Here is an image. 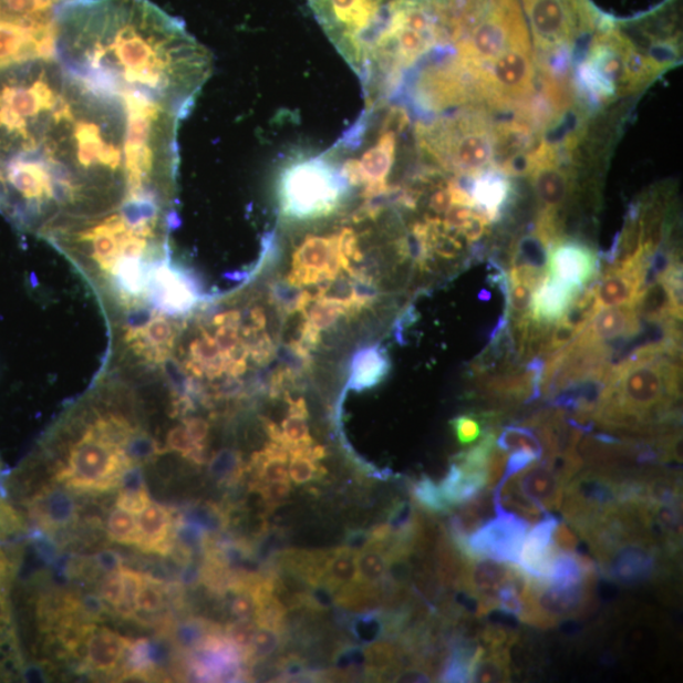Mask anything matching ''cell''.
I'll return each mask as SVG.
<instances>
[{"instance_id": "cell-58", "label": "cell", "mask_w": 683, "mask_h": 683, "mask_svg": "<svg viewBox=\"0 0 683 683\" xmlns=\"http://www.w3.org/2000/svg\"><path fill=\"white\" fill-rule=\"evenodd\" d=\"M273 345L268 334H262L259 341L250 345V354L255 362H268L273 353Z\"/></svg>"}, {"instance_id": "cell-35", "label": "cell", "mask_w": 683, "mask_h": 683, "mask_svg": "<svg viewBox=\"0 0 683 683\" xmlns=\"http://www.w3.org/2000/svg\"><path fill=\"white\" fill-rule=\"evenodd\" d=\"M106 535L113 542L123 546H138V525L135 514L115 508L106 519Z\"/></svg>"}, {"instance_id": "cell-30", "label": "cell", "mask_w": 683, "mask_h": 683, "mask_svg": "<svg viewBox=\"0 0 683 683\" xmlns=\"http://www.w3.org/2000/svg\"><path fill=\"white\" fill-rule=\"evenodd\" d=\"M74 0H0V13L25 20H55L61 8Z\"/></svg>"}, {"instance_id": "cell-7", "label": "cell", "mask_w": 683, "mask_h": 683, "mask_svg": "<svg viewBox=\"0 0 683 683\" xmlns=\"http://www.w3.org/2000/svg\"><path fill=\"white\" fill-rule=\"evenodd\" d=\"M422 144L437 162L463 175H480L490 165L494 147L484 123L469 115L443 120L422 132Z\"/></svg>"}, {"instance_id": "cell-64", "label": "cell", "mask_w": 683, "mask_h": 683, "mask_svg": "<svg viewBox=\"0 0 683 683\" xmlns=\"http://www.w3.org/2000/svg\"><path fill=\"white\" fill-rule=\"evenodd\" d=\"M250 328L253 331H261L266 325V317L263 310L260 308H253L250 312Z\"/></svg>"}, {"instance_id": "cell-24", "label": "cell", "mask_w": 683, "mask_h": 683, "mask_svg": "<svg viewBox=\"0 0 683 683\" xmlns=\"http://www.w3.org/2000/svg\"><path fill=\"white\" fill-rule=\"evenodd\" d=\"M509 192L510 185L507 177L494 172L477 175L472 189L477 215H480L487 224L498 219L509 198Z\"/></svg>"}, {"instance_id": "cell-48", "label": "cell", "mask_w": 683, "mask_h": 683, "mask_svg": "<svg viewBox=\"0 0 683 683\" xmlns=\"http://www.w3.org/2000/svg\"><path fill=\"white\" fill-rule=\"evenodd\" d=\"M256 468L259 469L261 484L290 482L286 460L262 459Z\"/></svg>"}, {"instance_id": "cell-47", "label": "cell", "mask_w": 683, "mask_h": 683, "mask_svg": "<svg viewBox=\"0 0 683 683\" xmlns=\"http://www.w3.org/2000/svg\"><path fill=\"white\" fill-rule=\"evenodd\" d=\"M325 469L303 456H290L289 475L292 482L298 485L307 484L313 480L315 476L322 475Z\"/></svg>"}, {"instance_id": "cell-44", "label": "cell", "mask_w": 683, "mask_h": 683, "mask_svg": "<svg viewBox=\"0 0 683 683\" xmlns=\"http://www.w3.org/2000/svg\"><path fill=\"white\" fill-rule=\"evenodd\" d=\"M123 575L122 567H115L106 573L100 584V599L104 604L113 608H118L123 599Z\"/></svg>"}, {"instance_id": "cell-17", "label": "cell", "mask_w": 683, "mask_h": 683, "mask_svg": "<svg viewBox=\"0 0 683 683\" xmlns=\"http://www.w3.org/2000/svg\"><path fill=\"white\" fill-rule=\"evenodd\" d=\"M641 330V318L632 307L600 309L575 341L584 345L631 339Z\"/></svg>"}, {"instance_id": "cell-60", "label": "cell", "mask_w": 683, "mask_h": 683, "mask_svg": "<svg viewBox=\"0 0 683 683\" xmlns=\"http://www.w3.org/2000/svg\"><path fill=\"white\" fill-rule=\"evenodd\" d=\"M452 206H454V199L449 186L446 189H441L432 195L430 207L436 213H446Z\"/></svg>"}, {"instance_id": "cell-13", "label": "cell", "mask_w": 683, "mask_h": 683, "mask_svg": "<svg viewBox=\"0 0 683 683\" xmlns=\"http://www.w3.org/2000/svg\"><path fill=\"white\" fill-rule=\"evenodd\" d=\"M482 86L491 96L507 101L525 96L531 89L534 65H531L530 49H513L490 64L473 73Z\"/></svg>"}, {"instance_id": "cell-41", "label": "cell", "mask_w": 683, "mask_h": 683, "mask_svg": "<svg viewBox=\"0 0 683 683\" xmlns=\"http://www.w3.org/2000/svg\"><path fill=\"white\" fill-rule=\"evenodd\" d=\"M123 575V599L121 604L115 611L124 619H136V598L142 582H144V575L122 567Z\"/></svg>"}, {"instance_id": "cell-50", "label": "cell", "mask_w": 683, "mask_h": 683, "mask_svg": "<svg viewBox=\"0 0 683 683\" xmlns=\"http://www.w3.org/2000/svg\"><path fill=\"white\" fill-rule=\"evenodd\" d=\"M538 458L535 455L529 454L526 451L513 452L511 456L507 459V466H505L504 474L498 486L507 483L514 475L519 474L522 469L529 465L535 464ZM496 486V487H498ZM494 491V490H493Z\"/></svg>"}, {"instance_id": "cell-34", "label": "cell", "mask_w": 683, "mask_h": 683, "mask_svg": "<svg viewBox=\"0 0 683 683\" xmlns=\"http://www.w3.org/2000/svg\"><path fill=\"white\" fill-rule=\"evenodd\" d=\"M149 503L148 491L141 476L137 475V468H132L123 478L115 505L120 509L139 514Z\"/></svg>"}, {"instance_id": "cell-12", "label": "cell", "mask_w": 683, "mask_h": 683, "mask_svg": "<svg viewBox=\"0 0 683 683\" xmlns=\"http://www.w3.org/2000/svg\"><path fill=\"white\" fill-rule=\"evenodd\" d=\"M494 500V499H493ZM495 517L486 520L467 539L466 557H487L517 563L529 530V522L494 500Z\"/></svg>"}, {"instance_id": "cell-21", "label": "cell", "mask_w": 683, "mask_h": 683, "mask_svg": "<svg viewBox=\"0 0 683 683\" xmlns=\"http://www.w3.org/2000/svg\"><path fill=\"white\" fill-rule=\"evenodd\" d=\"M531 167H534L531 170L535 176V188L544 213L555 216L569 195V177L555 165L553 159L547 157L544 151L539 153Z\"/></svg>"}, {"instance_id": "cell-26", "label": "cell", "mask_w": 683, "mask_h": 683, "mask_svg": "<svg viewBox=\"0 0 683 683\" xmlns=\"http://www.w3.org/2000/svg\"><path fill=\"white\" fill-rule=\"evenodd\" d=\"M32 518L44 529H55L69 525L76 517V508L68 495L44 493L38 495L30 504Z\"/></svg>"}, {"instance_id": "cell-31", "label": "cell", "mask_w": 683, "mask_h": 683, "mask_svg": "<svg viewBox=\"0 0 683 683\" xmlns=\"http://www.w3.org/2000/svg\"><path fill=\"white\" fill-rule=\"evenodd\" d=\"M331 237L310 236L298 248L292 266L323 273L327 281V268L331 257Z\"/></svg>"}, {"instance_id": "cell-20", "label": "cell", "mask_w": 683, "mask_h": 683, "mask_svg": "<svg viewBox=\"0 0 683 683\" xmlns=\"http://www.w3.org/2000/svg\"><path fill=\"white\" fill-rule=\"evenodd\" d=\"M176 522L170 509L151 501L137 517V548L147 553L167 556L175 545Z\"/></svg>"}, {"instance_id": "cell-40", "label": "cell", "mask_w": 683, "mask_h": 683, "mask_svg": "<svg viewBox=\"0 0 683 683\" xmlns=\"http://www.w3.org/2000/svg\"><path fill=\"white\" fill-rule=\"evenodd\" d=\"M342 314H348V310L343 306L324 298L314 300L312 307L306 313L308 322L312 323L319 331L328 330L339 321Z\"/></svg>"}, {"instance_id": "cell-42", "label": "cell", "mask_w": 683, "mask_h": 683, "mask_svg": "<svg viewBox=\"0 0 683 683\" xmlns=\"http://www.w3.org/2000/svg\"><path fill=\"white\" fill-rule=\"evenodd\" d=\"M281 643V635L279 629L271 627H257V631L253 637L250 652L247 654V659H266L273 652H277Z\"/></svg>"}, {"instance_id": "cell-54", "label": "cell", "mask_w": 683, "mask_h": 683, "mask_svg": "<svg viewBox=\"0 0 683 683\" xmlns=\"http://www.w3.org/2000/svg\"><path fill=\"white\" fill-rule=\"evenodd\" d=\"M340 250L345 259L360 262L362 260V252L359 247L358 235L354 234L352 228H343L339 234Z\"/></svg>"}, {"instance_id": "cell-63", "label": "cell", "mask_w": 683, "mask_h": 683, "mask_svg": "<svg viewBox=\"0 0 683 683\" xmlns=\"http://www.w3.org/2000/svg\"><path fill=\"white\" fill-rule=\"evenodd\" d=\"M288 403L290 406V416H299V418L308 420V410L304 399H298V401H290L288 397Z\"/></svg>"}, {"instance_id": "cell-57", "label": "cell", "mask_w": 683, "mask_h": 683, "mask_svg": "<svg viewBox=\"0 0 683 683\" xmlns=\"http://www.w3.org/2000/svg\"><path fill=\"white\" fill-rule=\"evenodd\" d=\"M183 424L194 443H197V445L206 443L209 434L208 422L197 418V416H190V418H185Z\"/></svg>"}, {"instance_id": "cell-29", "label": "cell", "mask_w": 683, "mask_h": 683, "mask_svg": "<svg viewBox=\"0 0 683 683\" xmlns=\"http://www.w3.org/2000/svg\"><path fill=\"white\" fill-rule=\"evenodd\" d=\"M356 552L351 551L348 547H342L332 552L328 560L322 582L332 591L343 589L349 584L358 581V563Z\"/></svg>"}, {"instance_id": "cell-3", "label": "cell", "mask_w": 683, "mask_h": 683, "mask_svg": "<svg viewBox=\"0 0 683 683\" xmlns=\"http://www.w3.org/2000/svg\"><path fill=\"white\" fill-rule=\"evenodd\" d=\"M402 0H308L317 21L360 79L392 29Z\"/></svg>"}, {"instance_id": "cell-28", "label": "cell", "mask_w": 683, "mask_h": 683, "mask_svg": "<svg viewBox=\"0 0 683 683\" xmlns=\"http://www.w3.org/2000/svg\"><path fill=\"white\" fill-rule=\"evenodd\" d=\"M638 317L645 322H663L673 317L672 301L666 280L660 279L641 291L634 304Z\"/></svg>"}, {"instance_id": "cell-45", "label": "cell", "mask_w": 683, "mask_h": 683, "mask_svg": "<svg viewBox=\"0 0 683 683\" xmlns=\"http://www.w3.org/2000/svg\"><path fill=\"white\" fill-rule=\"evenodd\" d=\"M451 425L459 445H473L483 436V422L477 420L475 415H458L451 422Z\"/></svg>"}, {"instance_id": "cell-39", "label": "cell", "mask_w": 683, "mask_h": 683, "mask_svg": "<svg viewBox=\"0 0 683 683\" xmlns=\"http://www.w3.org/2000/svg\"><path fill=\"white\" fill-rule=\"evenodd\" d=\"M271 290L275 303L287 310L288 313L306 312L308 306L313 301L307 290L301 291L299 287L291 286L288 281L275 282Z\"/></svg>"}, {"instance_id": "cell-23", "label": "cell", "mask_w": 683, "mask_h": 683, "mask_svg": "<svg viewBox=\"0 0 683 683\" xmlns=\"http://www.w3.org/2000/svg\"><path fill=\"white\" fill-rule=\"evenodd\" d=\"M390 369L392 363L380 344L362 349L352 358L349 387L354 392L374 387L385 379Z\"/></svg>"}, {"instance_id": "cell-10", "label": "cell", "mask_w": 683, "mask_h": 683, "mask_svg": "<svg viewBox=\"0 0 683 683\" xmlns=\"http://www.w3.org/2000/svg\"><path fill=\"white\" fill-rule=\"evenodd\" d=\"M56 20H25L0 13V70L55 56Z\"/></svg>"}, {"instance_id": "cell-43", "label": "cell", "mask_w": 683, "mask_h": 683, "mask_svg": "<svg viewBox=\"0 0 683 683\" xmlns=\"http://www.w3.org/2000/svg\"><path fill=\"white\" fill-rule=\"evenodd\" d=\"M255 619H238V622L228 628L227 638L246 659L251 650L255 633L257 631Z\"/></svg>"}, {"instance_id": "cell-49", "label": "cell", "mask_w": 683, "mask_h": 683, "mask_svg": "<svg viewBox=\"0 0 683 683\" xmlns=\"http://www.w3.org/2000/svg\"><path fill=\"white\" fill-rule=\"evenodd\" d=\"M553 544L562 552H578L579 536L567 521H558L553 531Z\"/></svg>"}, {"instance_id": "cell-52", "label": "cell", "mask_w": 683, "mask_h": 683, "mask_svg": "<svg viewBox=\"0 0 683 683\" xmlns=\"http://www.w3.org/2000/svg\"><path fill=\"white\" fill-rule=\"evenodd\" d=\"M282 432L286 434L290 445H292V443L312 438L309 436L307 420L299 418V416H289V418L283 421Z\"/></svg>"}, {"instance_id": "cell-9", "label": "cell", "mask_w": 683, "mask_h": 683, "mask_svg": "<svg viewBox=\"0 0 683 683\" xmlns=\"http://www.w3.org/2000/svg\"><path fill=\"white\" fill-rule=\"evenodd\" d=\"M537 46L552 50L572 42L582 25L590 23L583 0H522Z\"/></svg>"}, {"instance_id": "cell-22", "label": "cell", "mask_w": 683, "mask_h": 683, "mask_svg": "<svg viewBox=\"0 0 683 683\" xmlns=\"http://www.w3.org/2000/svg\"><path fill=\"white\" fill-rule=\"evenodd\" d=\"M580 292L578 289L549 278L547 273L546 279L535 292L534 304L530 309L531 321L542 324H555L561 321Z\"/></svg>"}, {"instance_id": "cell-25", "label": "cell", "mask_w": 683, "mask_h": 683, "mask_svg": "<svg viewBox=\"0 0 683 683\" xmlns=\"http://www.w3.org/2000/svg\"><path fill=\"white\" fill-rule=\"evenodd\" d=\"M487 474L468 472V469L452 463L448 473L439 484L451 508L458 507L473 499L475 495L486 489Z\"/></svg>"}, {"instance_id": "cell-38", "label": "cell", "mask_w": 683, "mask_h": 683, "mask_svg": "<svg viewBox=\"0 0 683 683\" xmlns=\"http://www.w3.org/2000/svg\"><path fill=\"white\" fill-rule=\"evenodd\" d=\"M413 498L423 509L433 514H447L452 509L443 496L439 485L424 476L412 487Z\"/></svg>"}, {"instance_id": "cell-55", "label": "cell", "mask_w": 683, "mask_h": 683, "mask_svg": "<svg viewBox=\"0 0 683 683\" xmlns=\"http://www.w3.org/2000/svg\"><path fill=\"white\" fill-rule=\"evenodd\" d=\"M260 491L269 504H280L289 498L291 485L290 482L261 484Z\"/></svg>"}, {"instance_id": "cell-19", "label": "cell", "mask_w": 683, "mask_h": 683, "mask_svg": "<svg viewBox=\"0 0 683 683\" xmlns=\"http://www.w3.org/2000/svg\"><path fill=\"white\" fill-rule=\"evenodd\" d=\"M132 641L108 628L94 627L85 640V668L87 671L113 675L123 669Z\"/></svg>"}, {"instance_id": "cell-36", "label": "cell", "mask_w": 683, "mask_h": 683, "mask_svg": "<svg viewBox=\"0 0 683 683\" xmlns=\"http://www.w3.org/2000/svg\"><path fill=\"white\" fill-rule=\"evenodd\" d=\"M509 279L508 294L505 297L507 301V310L505 315L519 322L530 315L531 304H534L536 289L529 283L516 278Z\"/></svg>"}, {"instance_id": "cell-16", "label": "cell", "mask_w": 683, "mask_h": 683, "mask_svg": "<svg viewBox=\"0 0 683 683\" xmlns=\"http://www.w3.org/2000/svg\"><path fill=\"white\" fill-rule=\"evenodd\" d=\"M558 521L560 520L548 511L542 519L535 522L536 526L528 530L518 558L521 570L540 584H547L555 557L560 552L552 539Z\"/></svg>"}, {"instance_id": "cell-4", "label": "cell", "mask_w": 683, "mask_h": 683, "mask_svg": "<svg viewBox=\"0 0 683 683\" xmlns=\"http://www.w3.org/2000/svg\"><path fill=\"white\" fill-rule=\"evenodd\" d=\"M77 434L68 447L66 464L59 467L56 480L77 494H103L120 489L124 476L136 466L126 452L104 434L82 411L66 421Z\"/></svg>"}, {"instance_id": "cell-8", "label": "cell", "mask_w": 683, "mask_h": 683, "mask_svg": "<svg viewBox=\"0 0 683 683\" xmlns=\"http://www.w3.org/2000/svg\"><path fill=\"white\" fill-rule=\"evenodd\" d=\"M597 581L590 579L573 587L556 588L534 580L527 606L518 619L530 627L549 629L567 619L582 617L593 606Z\"/></svg>"}, {"instance_id": "cell-18", "label": "cell", "mask_w": 683, "mask_h": 683, "mask_svg": "<svg viewBox=\"0 0 683 683\" xmlns=\"http://www.w3.org/2000/svg\"><path fill=\"white\" fill-rule=\"evenodd\" d=\"M510 480L528 500L544 511L561 509L566 485L546 460L540 459L539 464L529 465Z\"/></svg>"}, {"instance_id": "cell-56", "label": "cell", "mask_w": 683, "mask_h": 683, "mask_svg": "<svg viewBox=\"0 0 683 683\" xmlns=\"http://www.w3.org/2000/svg\"><path fill=\"white\" fill-rule=\"evenodd\" d=\"M352 289L354 298L362 308L372 303L377 297L376 288L366 278L354 279Z\"/></svg>"}, {"instance_id": "cell-11", "label": "cell", "mask_w": 683, "mask_h": 683, "mask_svg": "<svg viewBox=\"0 0 683 683\" xmlns=\"http://www.w3.org/2000/svg\"><path fill=\"white\" fill-rule=\"evenodd\" d=\"M669 560L652 540L633 538L602 556L598 560V569L610 581L623 587H638L658 579Z\"/></svg>"}, {"instance_id": "cell-46", "label": "cell", "mask_w": 683, "mask_h": 683, "mask_svg": "<svg viewBox=\"0 0 683 683\" xmlns=\"http://www.w3.org/2000/svg\"><path fill=\"white\" fill-rule=\"evenodd\" d=\"M385 625L383 619L376 614H368L354 620L352 633L358 640L365 643H374L383 637Z\"/></svg>"}, {"instance_id": "cell-2", "label": "cell", "mask_w": 683, "mask_h": 683, "mask_svg": "<svg viewBox=\"0 0 683 683\" xmlns=\"http://www.w3.org/2000/svg\"><path fill=\"white\" fill-rule=\"evenodd\" d=\"M68 77L55 59L0 70V162L40 147L64 102Z\"/></svg>"}, {"instance_id": "cell-33", "label": "cell", "mask_w": 683, "mask_h": 683, "mask_svg": "<svg viewBox=\"0 0 683 683\" xmlns=\"http://www.w3.org/2000/svg\"><path fill=\"white\" fill-rule=\"evenodd\" d=\"M496 447L505 452L526 451L538 460L544 457L542 443L528 425H507L496 438Z\"/></svg>"}, {"instance_id": "cell-5", "label": "cell", "mask_w": 683, "mask_h": 683, "mask_svg": "<svg viewBox=\"0 0 683 683\" xmlns=\"http://www.w3.org/2000/svg\"><path fill=\"white\" fill-rule=\"evenodd\" d=\"M352 189L339 165L328 154L300 158L282 172L279 199L282 215L294 220L331 216Z\"/></svg>"}, {"instance_id": "cell-15", "label": "cell", "mask_w": 683, "mask_h": 683, "mask_svg": "<svg viewBox=\"0 0 683 683\" xmlns=\"http://www.w3.org/2000/svg\"><path fill=\"white\" fill-rule=\"evenodd\" d=\"M598 255L579 241H557L548 248L547 273L565 286L582 291L598 280Z\"/></svg>"}, {"instance_id": "cell-59", "label": "cell", "mask_w": 683, "mask_h": 683, "mask_svg": "<svg viewBox=\"0 0 683 683\" xmlns=\"http://www.w3.org/2000/svg\"><path fill=\"white\" fill-rule=\"evenodd\" d=\"M297 342L301 348L310 352V350L315 349L317 344L321 342V331L317 330L312 323L307 321L303 325V331H301V339Z\"/></svg>"}, {"instance_id": "cell-53", "label": "cell", "mask_w": 683, "mask_h": 683, "mask_svg": "<svg viewBox=\"0 0 683 683\" xmlns=\"http://www.w3.org/2000/svg\"><path fill=\"white\" fill-rule=\"evenodd\" d=\"M256 610V601L248 590H241L230 604V611L237 619H253Z\"/></svg>"}, {"instance_id": "cell-14", "label": "cell", "mask_w": 683, "mask_h": 683, "mask_svg": "<svg viewBox=\"0 0 683 683\" xmlns=\"http://www.w3.org/2000/svg\"><path fill=\"white\" fill-rule=\"evenodd\" d=\"M513 563L487 557L468 558L458 588L477 602L476 617L498 610V593L510 580Z\"/></svg>"}, {"instance_id": "cell-51", "label": "cell", "mask_w": 683, "mask_h": 683, "mask_svg": "<svg viewBox=\"0 0 683 683\" xmlns=\"http://www.w3.org/2000/svg\"><path fill=\"white\" fill-rule=\"evenodd\" d=\"M238 467V456L232 451H221L211 459L210 472L219 477H228Z\"/></svg>"}, {"instance_id": "cell-61", "label": "cell", "mask_w": 683, "mask_h": 683, "mask_svg": "<svg viewBox=\"0 0 683 683\" xmlns=\"http://www.w3.org/2000/svg\"><path fill=\"white\" fill-rule=\"evenodd\" d=\"M371 545V536L368 531H352L348 537V548L353 552H361Z\"/></svg>"}, {"instance_id": "cell-32", "label": "cell", "mask_w": 683, "mask_h": 683, "mask_svg": "<svg viewBox=\"0 0 683 683\" xmlns=\"http://www.w3.org/2000/svg\"><path fill=\"white\" fill-rule=\"evenodd\" d=\"M358 582L376 587L387 576L389 556L381 544H371L356 556Z\"/></svg>"}, {"instance_id": "cell-1", "label": "cell", "mask_w": 683, "mask_h": 683, "mask_svg": "<svg viewBox=\"0 0 683 683\" xmlns=\"http://www.w3.org/2000/svg\"><path fill=\"white\" fill-rule=\"evenodd\" d=\"M53 59L87 84L182 120L211 73L209 51L149 0H74L61 8Z\"/></svg>"}, {"instance_id": "cell-37", "label": "cell", "mask_w": 683, "mask_h": 683, "mask_svg": "<svg viewBox=\"0 0 683 683\" xmlns=\"http://www.w3.org/2000/svg\"><path fill=\"white\" fill-rule=\"evenodd\" d=\"M166 607V589L162 581L144 575V582L136 598V620L142 615H155Z\"/></svg>"}, {"instance_id": "cell-62", "label": "cell", "mask_w": 683, "mask_h": 683, "mask_svg": "<svg viewBox=\"0 0 683 683\" xmlns=\"http://www.w3.org/2000/svg\"><path fill=\"white\" fill-rule=\"evenodd\" d=\"M262 422L265 431L266 433H268V436L271 438V441L289 448L290 443L287 439L286 434H283V432L280 430L279 425L266 418H262Z\"/></svg>"}, {"instance_id": "cell-6", "label": "cell", "mask_w": 683, "mask_h": 683, "mask_svg": "<svg viewBox=\"0 0 683 683\" xmlns=\"http://www.w3.org/2000/svg\"><path fill=\"white\" fill-rule=\"evenodd\" d=\"M635 482L633 474L609 469L591 467L580 472L566 485L561 507L565 521L580 536L608 513L633 501L638 493Z\"/></svg>"}, {"instance_id": "cell-27", "label": "cell", "mask_w": 683, "mask_h": 683, "mask_svg": "<svg viewBox=\"0 0 683 683\" xmlns=\"http://www.w3.org/2000/svg\"><path fill=\"white\" fill-rule=\"evenodd\" d=\"M511 646H485L478 643L472 682H509Z\"/></svg>"}]
</instances>
